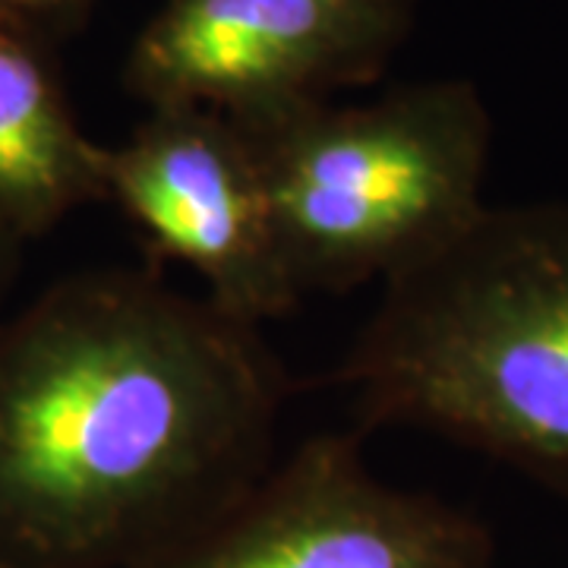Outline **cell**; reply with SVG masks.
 Wrapping results in <instances>:
<instances>
[{
	"instance_id": "obj_1",
	"label": "cell",
	"mask_w": 568,
	"mask_h": 568,
	"mask_svg": "<svg viewBox=\"0 0 568 568\" xmlns=\"http://www.w3.org/2000/svg\"><path fill=\"white\" fill-rule=\"evenodd\" d=\"M287 398L256 325L145 268L0 320V556L140 568L275 462Z\"/></svg>"
},
{
	"instance_id": "obj_2",
	"label": "cell",
	"mask_w": 568,
	"mask_h": 568,
	"mask_svg": "<svg viewBox=\"0 0 568 568\" xmlns=\"http://www.w3.org/2000/svg\"><path fill=\"white\" fill-rule=\"evenodd\" d=\"M332 383L366 429H429L568 496V203L487 205L386 278Z\"/></svg>"
},
{
	"instance_id": "obj_3",
	"label": "cell",
	"mask_w": 568,
	"mask_h": 568,
	"mask_svg": "<svg viewBox=\"0 0 568 568\" xmlns=\"http://www.w3.org/2000/svg\"><path fill=\"white\" fill-rule=\"evenodd\" d=\"M241 126L301 297L386 282L487 209L493 121L465 80L414 82L366 104H304Z\"/></svg>"
},
{
	"instance_id": "obj_4",
	"label": "cell",
	"mask_w": 568,
	"mask_h": 568,
	"mask_svg": "<svg viewBox=\"0 0 568 568\" xmlns=\"http://www.w3.org/2000/svg\"><path fill=\"white\" fill-rule=\"evenodd\" d=\"M420 0H164L123 63L145 108L250 123L373 82Z\"/></svg>"
},
{
	"instance_id": "obj_5",
	"label": "cell",
	"mask_w": 568,
	"mask_h": 568,
	"mask_svg": "<svg viewBox=\"0 0 568 568\" xmlns=\"http://www.w3.org/2000/svg\"><path fill=\"white\" fill-rule=\"evenodd\" d=\"M140 568H493L489 530L386 484L357 436H313Z\"/></svg>"
},
{
	"instance_id": "obj_6",
	"label": "cell",
	"mask_w": 568,
	"mask_h": 568,
	"mask_svg": "<svg viewBox=\"0 0 568 568\" xmlns=\"http://www.w3.org/2000/svg\"><path fill=\"white\" fill-rule=\"evenodd\" d=\"M102 152V203L121 209L159 263L186 265L231 320L265 325L301 304L284 265L253 142L209 108H145Z\"/></svg>"
},
{
	"instance_id": "obj_7",
	"label": "cell",
	"mask_w": 568,
	"mask_h": 568,
	"mask_svg": "<svg viewBox=\"0 0 568 568\" xmlns=\"http://www.w3.org/2000/svg\"><path fill=\"white\" fill-rule=\"evenodd\" d=\"M102 152L82 133L51 44L0 22V231L22 246L102 203Z\"/></svg>"
},
{
	"instance_id": "obj_8",
	"label": "cell",
	"mask_w": 568,
	"mask_h": 568,
	"mask_svg": "<svg viewBox=\"0 0 568 568\" xmlns=\"http://www.w3.org/2000/svg\"><path fill=\"white\" fill-rule=\"evenodd\" d=\"M95 0H0V22L54 44L89 20Z\"/></svg>"
},
{
	"instance_id": "obj_9",
	"label": "cell",
	"mask_w": 568,
	"mask_h": 568,
	"mask_svg": "<svg viewBox=\"0 0 568 568\" xmlns=\"http://www.w3.org/2000/svg\"><path fill=\"white\" fill-rule=\"evenodd\" d=\"M17 260H20V244L0 231V320H3V297L17 278Z\"/></svg>"
},
{
	"instance_id": "obj_10",
	"label": "cell",
	"mask_w": 568,
	"mask_h": 568,
	"mask_svg": "<svg viewBox=\"0 0 568 568\" xmlns=\"http://www.w3.org/2000/svg\"><path fill=\"white\" fill-rule=\"evenodd\" d=\"M0 568H20V566H13V562H7V559L0 556Z\"/></svg>"
}]
</instances>
